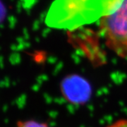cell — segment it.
I'll return each mask as SVG.
<instances>
[{
  "label": "cell",
  "instance_id": "2",
  "mask_svg": "<svg viewBox=\"0 0 127 127\" xmlns=\"http://www.w3.org/2000/svg\"><path fill=\"white\" fill-rule=\"evenodd\" d=\"M100 33L109 50L127 60V0L100 19Z\"/></svg>",
  "mask_w": 127,
  "mask_h": 127
},
{
  "label": "cell",
  "instance_id": "1",
  "mask_svg": "<svg viewBox=\"0 0 127 127\" xmlns=\"http://www.w3.org/2000/svg\"><path fill=\"white\" fill-rule=\"evenodd\" d=\"M122 0H54L45 23L55 29L73 31L100 20L117 7Z\"/></svg>",
  "mask_w": 127,
  "mask_h": 127
},
{
  "label": "cell",
  "instance_id": "4",
  "mask_svg": "<svg viewBox=\"0 0 127 127\" xmlns=\"http://www.w3.org/2000/svg\"><path fill=\"white\" fill-rule=\"evenodd\" d=\"M106 127H127V118L119 119Z\"/></svg>",
  "mask_w": 127,
  "mask_h": 127
},
{
  "label": "cell",
  "instance_id": "5",
  "mask_svg": "<svg viewBox=\"0 0 127 127\" xmlns=\"http://www.w3.org/2000/svg\"><path fill=\"white\" fill-rule=\"evenodd\" d=\"M6 8H5L4 4L2 3V1L0 0V24L2 23L3 21L4 20L5 17H6Z\"/></svg>",
  "mask_w": 127,
  "mask_h": 127
},
{
  "label": "cell",
  "instance_id": "3",
  "mask_svg": "<svg viewBox=\"0 0 127 127\" xmlns=\"http://www.w3.org/2000/svg\"><path fill=\"white\" fill-rule=\"evenodd\" d=\"M16 127H50L48 124L35 119L20 120L16 123Z\"/></svg>",
  "mask_w": 127,
  "mask_h": 127
}]
</instances>
